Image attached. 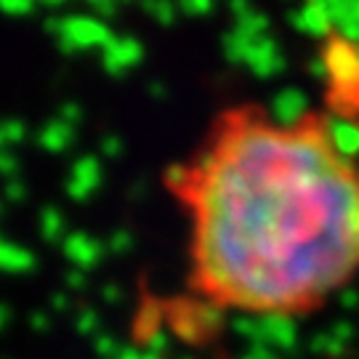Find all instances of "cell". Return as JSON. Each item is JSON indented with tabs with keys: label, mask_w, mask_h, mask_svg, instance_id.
I'll list each match as a JSON object with an SVG mask.
<instances>
[{
	"label": "cell",
	"mask_w": 359,
	"mask_h": 359,
	"mask_svg": "<svg viewBox=\"0 0 359 359\" xmlns=\"http://www.w3.org/2000/svg\"><path fill=\"white\" fill-rule=\"evenodd\" d=\"M197 277L245 309L309 306L359 266V176L325 126L240 120L192 168Z\"/></svg>",
	"instance_id": "6da1fadb"
},
{
	"label": "cell",
	"mask_w": 359,
	"mask_h": 359,
	"mask_svg": "<svg viewBox=\"0 0 359 359\" xmlns=\"http://www.w3.org/2000/svg\"><path fill=\"white\" fill-rule=\"evenodd\" d=\"M48 32H53L59 51L72 56L86 48H107L117 38L109 27L96 16H53L48 19Z\"/></svg>",
	"instance_id": "7a4b0ae2"
},
{
	"label": "cell",
	"mask_w": 359,
	"mask_h": 359,
	"mask_svg": "<svg viewBox=\"0 0 359 359\" xmlns=\"http://www.w3.org/2000/svg\"><path fill=\"white\" fill-rule=\"evenodd\" d=\"M327 65V80L333 83V93L359 102V53L357 46L346 43L344 38H335L327 43L322 53Z\"/></svg>",
	"instance_id": "3957f363"
},
{
	"label": "cell",
	"mask_w": 359,
	"mask_h": 359,
	"mask_svg": "<svg viewBox=\"0 0 359 359\" xmlns=\"http://www.w3.org/2000/svg\"><path fill=\"white\" fill-rule=\"evenodd\" d=\"M102 179H104V170H102L99 157L83 154L75 165H72V173H69V179H67V194H69L75 203H86L88 197H93V194L99 192Z\"/></svg>",
	"instance_id": "277c9868"
},
{
	"label": "cell",
	"mask_w": 359,
	"mask_h": 359,
	"mask_svg": "<svg viewBox=\"0 0 359 359\" xmlns=\"http://www.w3.org/2000/svg\"><path fill=\"white\" fill-rule=\"evenodd\" d=\"M245 65H248V69L256 77H264V80H266V77H274V75H280V72H285L287 59H285V53L280 51L277 40L261 35V38H256L250 43V51H248Z\"/></svg>",
	"instance_id": "5b68a950"
},
{
	"label": "cell",
	"mask_w": 359,
	"mask_h": 359,
	"mask_svg": "<svg viewBox=\"0 0 359 359\" xmlns=\"http://www.w3.org/2000/svg\"><path fill=\"white\" fill-rule=\"evenodd\" d=\"M142 59H144V46L142 40L136 38H115L102 51L104 69L115 77H123L128 69L139 67Z\"/></svg>",
	"instance_id": "8992f818"
},
{
	"label": "cell",
	"mask_w": 359,
	"mask_h": 359,
	"mask_svg": "<svg viewBox=\"0 0 359 359\" xmlns=\"http://www.w3.org/2000/svg\"><path fill=\"white\" fill-rule=\"evenodd\" d=\"M62 248H65V256L69 258L80 271L96 269L104 261V256H107V245L99 243V240H93L86 231H72V234H67Z\"/></svg>",
	"instance_id": "52a82bcc"
},
{
	"label": "cell",
	"mask_w": 359,
	"mask_h": 359,
	"mask_svg": "<svg viewBox=\"0 0 359 359\" xmlns=\"http://www.w3.org/2000/svg\"><path fill=\"white\" fill-rule=\"evenodd\" d=\"M261 325H264V346L274 351H293L298 346V327L287 314H280V311L264 314Z\"/></svg>",
	"instance_id": "ba28073f"
},
{
	"label": "cell",
	"mask_w": 359,
	"mask_h": 359,
	"mask_svg": "<svg viewBox=\"0 0 359 359\" xmlns=\"http://www.w3.org/2000/svg\"><path fill=\"white\" fill-rule=\"evenodd\" d=\"M309 99L304 90L298 88H283L271 99V117L283 126V128H298L304 126L301 120L306 115Z\"/></svg>",
	"instance_id": "9c48e42d"
},
{
	"label": "cell",
	"mask_w": 359,
	"mask_h": 359,
	"mask_svg": "<svg viewBox=\"0 0 359 359\" xmlns=\"http://www.w3.org/2000/svg\"><path fill=\"white\" fill-rule=\"evenodd\" d=\"M325 126V136L338 157H357L359 154V123L346 117H330Z\"/></svg>",
	"instance_id": "30bf717a"
},
{
	"label": "cell",
	"mask_w": 359,
	"mask_h": 359,
	"mask_svg": "<svg viewBox=\"0 0 359 359\" xmlns=\"http://www.w3.org/2000/svg\"><path fill=\"white\" fill-rule=\"evenodd\" d=\"M290 25L298 32H306L311 38H327L333 29V19L327 11V3H306L298 11L290 13Z\"/></svg>",
	"instance_id": "8fae6325"
},
{
	"label": "cell",
	"mask_w": 359,
	"mask_h": 359,
	"mask_svg": "<svg viewBox=\"0 0 359 359\" xmlns=\"http://www.w3.org/2000/svg\"><path fill=\"white\" fill-rule=\"evenodd\" d=\"M168 322H170L173 333L187 344H200L203 338H208L200 327V320H197V304H189V301L173 304L168 309Z\"/></svg>",
	"instance_id": "7c38bea8"
},
{
	"label": "cell",
	"mask_w": 359,
	"mask_h": 359,
	"mask_svg": "<svg viewBox=\"0 0 359 359\" xmlns=\"http://www.w3.org/2000/svg\"><path fill=\"white\" fill-rule=\"evenodd\" d=\"M231 13H234V29H240L248 38H261L269 29V16L256 11L253 6H248L243 0L231 3Z\"/></svg>",
	"instance_id": "4fadbf2b"
},
{
	"label": "cell",
	"mask_w": 359,
	"mask_h": 359,
	"mask_svg": "<svg viewBox=\"0 0 359 359\" xmlns=\"http://www.w3.org/2000/svg\"><path fill=\"white\" fill-rule=\"evenodd\" d=\"M72 142H75V128L62 123L59 117L51 120L46 128L40 130V136H38V144L46 152H65V149H69Z\"/></svg>",
	"instance_id": "5bb4252c"
},
{
	"label": "cell",
	"mask_w": 359,
	"mask_h": 359,
	"mask_svg": "<svg viewBox=\"0 0 359 359\" xmlns=\"http://www.w3.org/2000/svg\"><path fill=\"white\" fill-rule=\"evenodd\" d=\"M29 269H35V253L25 250L22 245L0 240V271L22 274V271H29Z\"/></svg>",
	"instance_id": "9a60e30c"
},
{
	"label": "cell",
	"mask_w": 359,
	"mask_h": 359,
	"mask_svg": "<svg viewBox=\"0 0 359 359\" xmlns=\"http://www.w3.org/2000/svg\"><path fill=\"white\" fill-rule=\"evenodd\" d=\"M160 322H163V309H160V304L157 301H144V306L139 309V320H136V335L147 344L157 330H163Z\"/></svg>",
	"instance_id": "2e32d148"
},
{
	"label": "cell",
	"mask_w": 359,
	"mask_h": 359,
	"mask_svg": "<svg viewBox=\"0 0 359 359\" xmlns=\"http://www.w3.org/2000/svg\"><path fill=\"white\" fill-rule=\"evenodd\" d=\"M256 38H248L240 29H231L221 38V48H224V56L229 65H245L248 59V51H250V43Z\"/></svg>",
	"instance_id": "e0dca14e"
},
{
	"label": "cell",
	"mask_w": 359,
	"mask_h": 359,
	"mask_svg": "<svg viewBox=\"0 0 359 359\" xmlns=\"http://www.w3.org/2000/svg\"><path fill=\"white\" fill-rule=\"evenodd\" d=\"M40 234H43L46 243H59L65 237V216H62L59 208H46L40 213Z\"/></svg>",
	"instance_id": "ac0fdd59"
},
{
	"label": "cell",
	"mask_w": 359,
	"mask_h": 359,
	"mask_svg": "<svg viewBox=\"0 0 359 359\" xmlns=\"http://www.w3.org/2000/svg\"><path fill=\"white\" fill-rule=\"evenodd\" d=\"M231 330L240 335L243 341H248L250 346H261V344H264V325H261V317H234V320H231Z\"/></svg>",
	"instance_id": "d6986e66"
},
{
	"label": "cell",
	"mask_w": 359,
	"mask_h": 359,
	"mask_svg": "<svg viewBox=\"0 0 359 359\" xmlns=\"http://www.w3.org/2000/svg\"><path fill=\"white\" fill-rule=\"evenodd\" d=\"M309 348H311L314 354H322V357H330V359H344L348 354V346L341 344L333 333H317L311 338Z\"/></svg>",
	"instance_id": "ffe728a7"
},
{
	"label": "cell",
	"mask_w": 359,
	"mask_h": 359,
	"mask_svg": "<svg viewBox=\"0 0 359 359\" xmlns=\"http://www.w3.org/2000/svg\"><path fill=\"white\" fill-rule=\"evenodd\" d=\"M197 320H200L203 333L216 335L218 330H221V325H224V311H221V306L213 304V301H200V304H197Z\"/></svg>",
	"instance_id": "44dd1931"
},
{
	"label": "cell",
	"mask_w": 359,
	"mask_h": 359,
	"mask_svg": "<svg viewBox=\"0 0 359 359\" xmlns=\"http://www.w3.org/2000/svg\"><path fill=\"white\" fill-rule=\"evenodd\" d=\"M75 327L80 335H88V338H96L102 333V314L96 309H80L75 317Z\"/></svg>",
	"instance_id": "7402d4cb"
},
{
	"label": "cell",
	"mask_w": 359,
	"mask_h": 359,
	"mask_svg": "<svg viewBox=\"0 0 359 359\" xmlns=\"http://www.w3.org/2000/svg\"><path fill=\"white\" fill-rule=\"evenodd\" d=\"M165 184L173 189V192L187 194V192H189V187H192V168L170 165L165 170Z\"/></svg>",
	"instance_id": "603a6c76"
},
{
	"label": "cell",
	"mask_w": 359,
	"mask_h": 359,
	"mask_svg": "<svg viewBox=\"0 0 359 359\" xmlns=\"http://www.w3.org/2000/svg\"><path fill=\"white\" fill-rule=\"evenodd\" d=\"M142 8L152 16L157 25H163V27H170L176 22V16H179V8H176L173 3H144Z\"/></svg>",
	"instance_id": "cb8c5ba5"
},
{
	"label": "cell",
	"mask_w": 359,
	"mask_h": 359,
	"mask_svg": "<svg viewBox=\"0 0 359 359\" xmlns=\"http://www.w3.org/2000/svg\"><path fill=\"white\" fill-rule=\"evenodd\" d=\"M130 248H133V234L128 229H117L109 234V240H107V250L109 253H115V256H126Z\"/></svg>",
	"instance_id": "d4e9b609"
},
{
	"label": "cell",
	"mask_w": 359,
	"mask_h": 359,
	"mask_svg": "<svg viewBox=\"0 0 359 359\" xmlns=\"http://www.w3.org/2000/svg\"><path fill=\"white\" fill-rule=\"evenodd\" d=\"M93 351H96L102 359H115L117 354H120V344H117L115 335L99 333L96 338H93Z\"/></svg>",
	"instance_id": "484cf974"
},
{
	"label": "cell",
	"mask_w": 359,
	"mask_h": 359,
	"mask_svg": "<svg viewBox=\"0 0 359 359\" xmlns=\"http://www.w3.org/2000/svg\"><path fill=\"white\" fill-rule=\"evenodd\" d=\"M0 136H3V142L8 144V147H11V144H19L27 136L25 123H19V120H8V123H0Z\"/></svg>",
	"instance_id": "4316f807"
},
{
	"label": "cell",
	"mask_w": 359,
	"mask_h": 359,
	"mask_svg": "<svg viewBox=\"0 0 359 359\" xmlns=\"http://www.w3.org/2000/svg\"><path fill=\"white\" fill-rule=\"evenodd\" d=\"M179 11L187 13V16H205V13L213 11V3L210 0H184Z\"/></svg>",
	"instance_id": "83f0119b"
},
{
	"label": "cell",
	"mask_w": 359,
	"mask_h": 359,
	"mask_svg": "<svg viewBox=\"0 0 359 359\" xmlns=\"http://www.w3.org/2000/svg\"><path fill=\"white\" fill-rule=\"evenodd\" d=\"M59 120L67 123V126H72V128H77V126H80V120H83V109H80V104H75V102L62 104V109H59Z\"/></svg>",
	"instance_id": "f1b7e54d"
},
{
	"label": "cell",
	"mask_w": 359,
	"mask_h": 359,
	"mask_svg": "<svg viewBox=\"0 0 359 359\" xmlns=\"http://www.w3.org/2000/svg\"><path fill=\"white\" fill-rule=\"evenodd\" d=\"M123 152H126V144H123L120 136H112V133H109V136H104L102 139V154L104 157H112V160H115V157H120Z\"/></svg>",
	"instance_id": "f546056e"
},
{
	"label": "cell",
	"mask_w": 359,
	"mask_h": 359,
	"mask_svg": "<svg viewBox=\"0 0 359 359\" xmlns=\"http://www.w3.org/2000/svg\"><path fill=\"white\" fill-rule=\"evenodd\" d=\"M330 333L341 341V344H346V346H351V341H354V335H357V330H354V325L348 320H341L335 322L333 327H330Z\"/></svg>",
	"instance_id": "4dcf8cb0"
},
{
	"label": "cell",
	"mask_w": 359,
	"mask_h": 359,
	"mask_svg": "<svg viewBox=\"0 0 359 359\" xmlns=\"http://www.w3.org/2000/svg\"><path fill=\"white\" fill-rule=\"evenodd\" d=\"M90 11H93V16L96 19H102V22H107V19H112L117 11H120V6L117 3H104V0H93L90 3Z\"/></svg>",
	"instance_id": "1f68e13d"
},
{
	"label": "cell",
	"mask_w": 359,
	"mask_h": 359,
	"mask_svg": "<svg viewBox=\"0 0 359 359\" xmlns=\"http://www.w3.org/2000/svg\"><path fill=\"white\" fill-rule=\"evenodd\" d=\"M168 344H170V341H168L165 330H157V333H154L152 338L147 341V351H154V354H165Z\"/></svg>",
	"instance_id": "d6a6232c"
},
{
	"label": "cell",
	"mask_w": 359,
	"mask_h": 359,
	"mask_svg": "<svg viewBox=\"0 0 359 359\" xmlns=\"http://www.w3.org/2000/svg\"><path fill=\"white\" fill-rule=\"evenodd\" d=\"M27 197V187L22 184V181H8L6 184V200H11V203H22Z\"/></svg>",
	"instance_id": "836d02e7"
},
{
	"label": "cell",
	"mask_w": 359,
	"mask_h": 359,
	"mask_svg": "<svg viewBox=\"0 0 359 359\" xmlns=\"http://www.w3.org/2000/svg\"><path fill=\"white\" fill-rule=\"evenodd\" d=\"M65 283H67V287H69V290H83V287L88 285V277H86V271L72 269V271H67Z\"/></svg>",
	"instance_id": "e575fe53"
},
{
	"label": "cell",
	"mask_w": 359,
	"mask_h": 359,
	"mask_svg": "<svg viewBox=\"0 0 359 359\" xmlns=\"http://www.w3.org/2000/svg\"><path fill=\"white\" fill-rule=\"evenodd\" d=\"M102 301L104 304H123V287H120V285L107 283L102 287Z\"/></svg>",
	"instance_id": "d590c367"
},
{
	"label": "cell",
	"mask_w": 359,
	"mask_h": 359,
	"mask_svg": "<svg viewBox=\"0 0 359 359\" xmlns=\"http://www.w3.org/2000/svg\"><path fill=\"white\" fill-rule=\"evenodd\" d=\"M29 327L38 330V333H46V330H51V317H48L46 311H35V314L29 317Z\"/></svg>",
	"instance_id": "8d00e7d4"
},
{
	"label": "cell",
	"mask_w": 359,
	"mask_h": 359,
	"mask_svg": "<svg viewBox=\"0 0 359 359\" xmlns=\"http://www.w3.org/2000/svg\"><path fill=\"white\" fill-rule=\"evenodd\" d=\"M274 354H277L274 348H269V346H264V344H261V346H250L240 359H271Z\"/></svg>",
	"instance_id": "74e56055"
},
{
	"label": "cell",
	"mask_w": 359,
	"mask_h": 359,
	"mask_svg": "<svg viewBox=\"0 0 359 359\" xmlns=\"http://www.w3.org/2000/svg\"><path fill=\"white\" fill-rule=\"evenodd\" d=\"M338 304L344 309H357L359 306V290L354 287H346V290H341V298H338Z\"/></svg>",
	"instance_id": "f35d334b"
},
{
	"label": "cell",
	"mask_w": 359,
	"mask_h": 359,
	"mask_svg": "<svg viewBox=\"0 0 359 359\" xmlns=\"http://www.w3.org/2000/svg\"><path fill=\"white\" fill-rule=\"evenodd\" d=\"M32 3H0V11L3 13H13V16H19V13H32Z\"/></svg>",
	"instance_id": "ab89813d"
},
{
	"label": "cell",
	"mask_w": 359,
	"mask_h": 359,
	"mask_svg": "<svg viewBox=\"0 0 359 359\" xmlns=\"http://www.w3.org/2000/svg\"><path fill=\"white\" fill-rule=\"evenodd\" d=\"M309 72L317 77V80H327V65H325V59H322V56H314V59L309 62Z\"/></svg>",
	"instance_id": "60d3db41"
},
{
	"label": "cell",
	"mask_w": 359,
	"mask_h": 359,
	"mask_svg": "<svg viewBox=\"0 0 359 359\" xmlns=\"http://www.w3.org/2000/svg\"><path fill=\"white\" fill-rule=\"evenodd\" d=\"M51 306L56 309V311H69V306H72V298L67 293H56L51 298Z\"/></svg>",
	"instance_id": "b9f144b4"
},
{
	"label": "cell",
	"mask_w": 359,
	"mask_h": 359,
	"mask_svg": "<svg viewBox=\"0 0 359 359\" xmlns=\"http://www.w3.org/2000/svg\"><path fill=\"white\" fill-rule=\"evenodd\" d=\"M149 93H152V96H157V99H165V96H168L165 83H163V80H152V83H149Z\"/></svg>",
	"instance_id": "7bdbcfd3"
},
{
	"label": "cell",
	"mask_w": 359,
	"mask_h": 359,
	"mask_svg": "<svg viewBox=\"0 0 359 359\" xmlns=\"http://www.w3.org/2000/svg\"><path fill=\"white\" fill-rule=\"evenodd\" d=\"M144 192H147V184H144V181H139V184H133V187H130V200H136V197L142 200Z\"/></svg>",
	"instance_id": "ee69618b"
},
{
	"label": "cell",
	"mask_w": 359,
	"mask_h": 359,
	"mask_svg": "<svg viewBox=\"0 0 359 359\" xmlns=\"http://www.w3.org/2000/svg\"><path fill=\"white\" fill-rule=\"evenodd\" d=\"M8 322H11V309L3 306V304H0V330H3V327H6Z\"/></svg>",
	"instance_id": "f6af8a7d"
},
{
	"label": "cell",
	"mask_w": 359,
	"mask_h": 359,
	"mask_svg": "<svg viewBox=\"0 0 359 359\" xmlns=\"http://www.w3.org/2000/svg\"><path fill=\"white\" fill-rule=\"evenodd\" d=\"M142 359H165L163 354H154V351H142Z\"/></svg>",
	"instance_id": "bcb514c9"
},
{
	"label": "cell",
	"mask_w": 359,
	"mask_h": 359,
	"mask_svg": "<svg viewBox=\"0 0 359 359\" xmlns=\"http://www.w3.org/2000/svg\"><path fill=\"white\" fill-rule=\"evenodd\" d=\"M181 359H194V357H189V354H187V357H181Z\"/></svg>",
	"instance_id": "7dc6e473"
},
{
	"label": "cell",
	"mask_w": 359,
	"mask_h": 359,
	"mask_svg": "<svg viewBox=\"0 0 359 359\" xmlns=\"http://www.w3.org/2000/svg\"><path fill=\"white\" fill-rule=\"evenodd\" d=\"M0 213H3V203H0Z\"/></svg>",
	"instance_id": "c3c4849f"
},
{
	"label": "cell",
	"mask_w": 359,
	"mask_h": 359,
	"mask_svg": "<svg viewBox=\"0 0 359 359\" xmlns=\"http://www.w3.org/2000/svg\"><path fill=\"white\" fill-rule=\"evenodd\" d=\"M271 359H280V357H277V354H274V357H271Z\"/></svg>",
	"instance_id": "681fc988"
},
{
	"label": "cell",
	"mask_w": 359,
	"mask_h": 359,
	"mask_svg": "<svg viewBox=\"0 0 359 359\" xmlns=\"http://www.w3.org/2000/svg\"><path fill=\"white\" fill-rule=\"evenodd\" d=\"M357 53H359V48H357Z\"/></svg>",
	"instance_id": "f907efd6"
}]
</instances>
